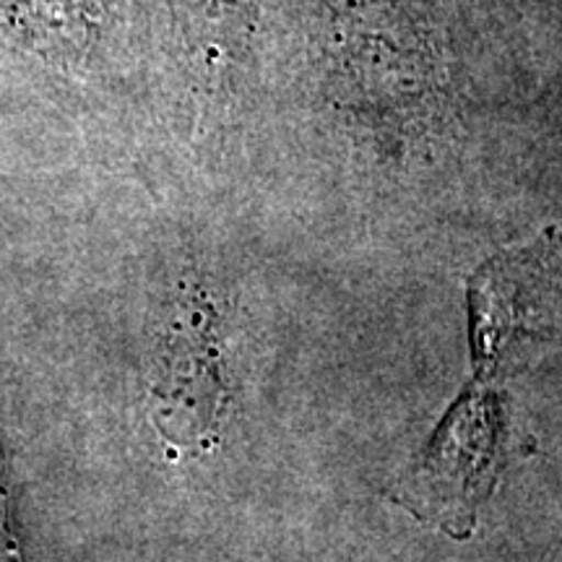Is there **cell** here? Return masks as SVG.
I'll return each instance as SVG.
<instances>
[{"label": "cell", "instance_id": "6da1fadb", "mask_svg": "<svg viewBox=\"0 0 562 562\" xmlns=\"http://www.w3.org/2000/svg\"><path fill=\"white\" fill-rule=\"evenodd\" d=\"M326 94L385 151L404 157L448 108L440 42L406 0H323Z\"/></svg>", "mask_w": 562, "mask_h": 562}, {"label": "cell", "instance_id": "7a4b0ae2", "mask_svg": "<svg viewBox=\"0 0 562 562\" xmlns=\"http://www.w3.org/2000/svg\"><path fill=\"white\" fill-rule=\"evenodd\" d=\"M222 315L203 284L182 281L170 300L151 372L154 425L172 446H203L224 402Z\"/></svg>", "mask_w": 562, "mask_h": 562}, {"label": "cell", "instance_id": "3957f363", "mask_svg": "<svg viewBox=\"0 0 562 562\" xmlns=\"http://www.w3.org/2000/svg\"><path fill=\"white\" fill-rule=\"evenodd\" d=\"M474 336L495 357L505 341L562 334V232L550 227L529 248L492 261L469 284Z\"/></svg>", "mask_w": 562, "mask_h": 562}, {"label": "cell", "instance_id": "277c9868", "mask_svg": "<svg viewBox=\"0 0 562 562\" xmlns=\"http://www.w3.org/2000/svg\"><path fill=\"white\" fill-rule=\"evenodd\" d=\"M97 26L89 0H0V30L60 68L87 58Z\"/></svg>", "mask_w": 562, "mask_h": 562}, {"label": "cell", "instance_id": "5b68a950", "mask_svg": "<svg viewBox=\"0 0 562 562\" xmlns=\"http://www.w3.org/2000/svg\"><path fill=\"white\" fill-rule=\"evenodd\" d=\"M193 45L214 89H229L248 63L258 0H188Z\"/></svg>", "mask_w": 562, "mask_h": 562}, {"label": "cell", "instance_id": "8992f818", "mask_svg": "<svg viewBox=\"0 0 562 562\" xmlns=\"http://www.w3.org/2000/svg\"><path fill=\"white\" fill-rule=\"evenodd\" d=\"M16 518H13V492L11 472L5 461L3 446H0V562H24V552L19 547Z\"/></svg>", "mask_w": 562, "mask_h": 562}]
</instances>
